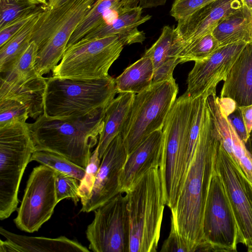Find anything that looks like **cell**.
I'll return each mask as SVG.
<instances>
[{
    "instance_id": "obj_16",
    "label": "cell",
    "mask_w": 252,
    "mask_h": 252,
    "mask_svg": "<svg viewBox=\"0 0 252 252\" xmlns=\"http://www.w3.org/2000/svg\"><path fill=\"white\" fill-rule=\"evenodd\" d=\"M242 6L240 0H216L178 21L174 29L176 37L183 45L212 32L224 19Z\"/></svg>"
},
{
    "instance_id": "obj_2",
    "label": "cell",
    "mask_w": 252,
    "mask_h": 252,
    "mask_svg": "<svg viewBox=\"0 0 252 252\" xmlns=\"http://www.w3.org/2000/svg\"><path fill=\"white\" fill-rule=\"evenodd\" d=\"M107 107L78 118H53L42 113L28 124L35 150L58 154L86 169L103 129Z\"/></svg>"
},
{
    "instance_id": "obj_9",
    "label": "cell",
    "mask_w": 252,
    "mask_h": 252,
    "mask_svg": "<svg viewBox=\"0 0 252 252\" xmlns=\"http://www.w3.org/2000/svg\"><path fill=\"white\" fill-rule=\"evenodd\" d=\"M124 46L118 35L82 38L66 47L60 63L52 70V77L84 80L107 77Z\"/></svg>"
},
{
    "instance_id": "obj_26",
    "label": "cell",
    "mask_w": 252,
    "mask_h": 252,
    "mask_svg": "<svg viewBox=\"0 0 252 252\" xmlns=\"http://www.w3.org/2000/svg\"><path fill=\"white\" fill-rule=\"evenodd\" d=\"M154 73L151 59L144 55L115 79L117 93L137 94L144 91L152 84Z\"/></svg>"
},
{
    "instance_id": "obj_11",
    "label": "cell",
    "mask_w": 252,
    "mask_h": 252,
    "mask_svg": "<svg viewBox=\"0 0 252 252\" xmlns=\"http://www.w3.org/2000/svg\"><path fill=\"white\" fill-rule=\"evenodd\" d=\"M86 231L94 252H129L130 224L127 198L119 193L94 211Z\"/></svg>"
},
{
    "instance_id": "obj_43",
    "label": "cell",
    "mask_w": 252,
    "mask_h": 252,
    "mask_svg": "<svg viewBox=\"0 0 252 252\" xmlns=\"http://www.w3.org/2000/svg\"><path fill=\"white\" fill-rule=\"evenodd\" d=\"M40 0L44 4L47 6V3L49 0Z\"/></svg>"
},
{
    "instance_id": "obj_44",
    "label": "cell",
    "mask_w": 252,
    "mask_h": 252,
    "mask_svg": "<svg viewBox=\"0 0 252 252\" xmlns=\"http://www.w3.org/2000/svg\"></svg>"
},
{
    "instance_id": "obj_10",
    "label": "cell",
    "mask_w": 252,
    "mask_h": 252,
    "mask_svg": "<svg viewBox=\"0 0 252 252\" xmlns=\"http://www.w3.org/2000/svg\"><path fill=\"white\" fill-rule=\"evenodd\" d=\"M203 232L206 252L237 251L245 244L220 177L213 174L205 204Z\"/></svg>"
},
{
    "instance_id": "obj_33",
    "label": "cell",
    "mask_w": 252,
    "mask_h": 252,
    "mask_svg": "<svg viewBox=\"0 0 252 252\" xmlns=\"http://www.w3.org/2000/svg\"><path fill=\"white\" fill-rule=\"evenodd\" d=\"M30 117L27 106L10 98L0 99V128L18 122H26Z\"/></svg>"
},
{
    "instance_id": "obj_19",
    "label": "cell",
    "mask_w": 252,
    "mask_h": 252,
    "mask_svg": "<svg viewBox=\"0 0 252 252\" xmlns=\"http://www.w3.org/2000/svg\"><path fill=\"white\" fill-rule=\"evenodd\" d=\"M174 29L173 26L163 27L158 40L144 54L149 57L153 62L154 69L153 83L173 78V70L179 63L178 54L182 46L176 37Z\"/></svg>"
},
{
    "instance_id": "obj_7",
    "label": "cell",
    "mask_w": 252,
    "mask_h": 252,
    "mask_svg": "<svg viewBox=\"0 0 252 252\" xmlns=\"http://www.w3.org/2000/svg\"><path fill=\"white\" fill-rule=\"evenodd\" d=\"M35 151L28 123L0 128V220L9 218L19 203L21 181Z\"/></svg>"
},
{
    "instance_id": "obj_40",
    "label": "cell",
    "mask_w": 252,
    "mask_h": 252,
    "mask_svg": "<svg viewBox=\"0 0 252 252\" xmlns=\"http://www.w3.org/2000/svg\"><path fill=\"white\" fill-rule=\"evenodd\" d=\"M19 252V250L16 245L11 241L6 239L3 241L0 240V252Z\"/></svg>"
},
{
    "instance_id": "obj_8",
    "label": "cell",
    "mask_w": 252,
    "mask_h": 252,
    "mask_svg": "<svg viewBox=\"0 0 252 252\" xmlns=\"http://www.w3.org/2000/svg\"><path fill=\"white\" fill-rule=\"evenodd\" d=\"M192 101L186 92L176 99L162 129V152L159 168L165 204L170 211L175 208L178 197Z\"/></svg>"
},
{
    "instance_id": "obj_41",
    "label": "cell",
    "mask_w": 252,
    "mask_h": 252,
    "mask_svg": "<svg viewBox=\"0 0 252 252\" xmlns=\"http://www.w3.org/2000/svg\"><path fill=\"white\" fill-rule=\"evenodd\" d=\"M68 0H49L47 3V8L49 9L54 8Z\"/></svg>"
},
{
    "instance_id": "obj_14",
    "label": "cell",
    "mask_w": 252,
    "mask_h": 252,
    "mask_svg": "<svg viewBox=\"0 0 252 252\" xmlns=\"http://www.w3.org/2000/svg\"><path fill=\"white\" fill-rule=\"evenodd\" d=\"M247 43L239 42L220 46L208 58L195 62L189 72L186 93L193 99L216 92L218 84L224 81Z\"/></svg>"
},
{
    "instance_id": "obj_35",
    "label": "cell",
    "mask_w": 252,
    "mask_h": 252,
    "mask_svg": "<svg viewBox=\"0 0 252 252\" xmlns=\"http://www.w3.org/2000/svg\"><path fill=\"white\" fill-rule=\"evenodd\" d=\"M79 183L80 181L71 176L56 171L55 187L58 202L70 198L77 205L80 199Z\"/></svg>"
},
{
    "instance_id": "obj_32",
    "label": "cell",
    "mask_w": 252,
    "mask_h": 252,
    "mask_svg": "<svg viewBox=\"0 0 252 252\" xmlns=\"http://www.w3.org/2000/svg\"><path fill=\"white\" fill-rule=\"evenodd\" d=\"M47 7L39 0H0V29L16 19Z\"/></svg>"
},
{
    "instance_id": "obj_20",
    "label": "cell",
    "mask_w": 252,
    "mask_h": 252,
    "mask_svg": "<svg viewBox=\"0 0 252 252\" xmlns=\"http://www.w3.org/2000/svg\"><path fill=\"white\" fill-rule=\"evenodd\" d=\"M142 10L138 5L111 22L90 31L83 38L118 35L124 45L142 43L146 38L145 34L139 31L138 27L152 18L150 15L143 16Z\"/></svg>"
},
{
    "instance_id": "obj_23",
    "label": "cell",
    "mask_w": 252,
    "mask_h": 252,
    "mask_svg": "<svg viewBox=\"0 0 252 252\" xmlns=\"http://www.w3.org/2000/svg\"><path fill=\"white\" fill-rule=\"evenodd\" d=\"M0 234L17 246L19 252H89L78 241L65 236L56 238L27 236L11 232L0 227Z\"/></svg>"
},
{
    "instance_id": "obj_1",
    "label": "cell",
    "mask_w": 252,
    "mask_h": 252,
    "mask_svg": "<svg viewBox=\"0 0 252 252\" xmlns=\"http://www.w3.org/2000/svg\"><path fill=\"white\" fill-rule=\"evenodd\" d=\"M220 141L206 101L195 153L180 189L171 222L183 237L202 252L205 204Z\"/></svg>"
},
{
    "instance_id": "obj_27",
    "label": "cell",
    "mask_w": 252,
    "mask_h": 252,
    "mask_svg": "<svg viewBox=\"0 0 252 252\" xmlns=\"http://www.w3.org/2000/svg\"><path fill=\"white\" fill-rule=\"evenodd\" d=\"M207 96L202 95L193 99L192 101L191 116L187 133L184 160L180 174L179 193L195 153Z\"/></svg>"
},
{
    "instance_id": "obj_13",
    "label": "cell",
    "mask_w": 252,
    "mask_h": 252,
    "mask_svg": "<svg viewBox=\"0 0 252 252\" xmlns=\"http://www.w3.org/2000/svg\"><path fill=\"white\" fill-rule=\"evenodd\" d=\"M214 170L220 176L245 240L252 252V183L226 152L219 145Z\"/></svg>"
},
{
    "instance_id": "obj_21",
    "label": "cell",
    "mask_w": 252,
    "mask_h": 252,
    "mask_svg": "<svg viewBox=\"0 0 252 252\" xmlns=\"http://www.w3.org/2000/svg\"><path fill=\"white\" fill-rule=\"evenodd\" d=\"M139 0H96L71 36L67 47L81 40L93 30L137 7Z\"/></svg>"
},
{
    "instance_id": "obj_4",
    "label": "cell",
    "mask_w": 252,
    "mask_h": 252,
    "mask_svg": "<svg viewBox=\"0 0 252 252\" xmlns=\"http://www.w3.org/2000/svg\"><path fill=\"white\" fill-rule=\"evenodd\" d=\"M129 252H157L165 205L159 166L144 174L126 193Z\"/></svg>"
},
{
    "instance_id": "obj_39",
    "label": "cell",
    "mask_w": 252,
    "mask_h": 252,
    "mask_svg": "<svg viewBox=\"0 0 252 252\" xmlns=\"http://www.w3.org/2000/svg\"><path fill=\"white\" fill-rule=\"evenodd\" d=\"M238 107L241 111L247 132L250 134L252 131V104Z\"/></svg>"
},
{
    "instance_id": "obj_37",
    "label": "cell",
    "mask_w": 252,
    "mask_h": 252,
    "mask_svg": "<svg viewBox=\"0 0 252 252\" xmlns=\"http://www.w3.org/2000/svg\"><path fill=\"white\" fill-rule=\"evenodd\" d=\"M216 0H174L170 13L176 21L184 19Z\"/></svg>"
},
{
    "instance_id": "obj_17",
    "label": "cell",
    "mask_w": 252,
    "mask_h": 252,
    "mask_svg": "<svg viewBox=\"0 0 252 252\" xmlns=\"http://www.w3.org/2000/svg\"><path fill=\"white\" fill-rule=\"evenodd\" d=\"M162 152L161 129L152 132L128 154L120 178L121 193H126L150 169L159 167Z\"/></svg>"
},
{
    "instance_id": "obj_29",
    "label": "cell",
    "mask_w": 252,
    "mask_h": 252,
    "mask_svg": "<svg viewBox=\"0 0 252 252\" xmlns=\"http://www.w3.org/2000/svg\"><path fill=\"white\" fill-rule=\"evenodd\" d=\"M39 14L28 22L4 45L0 47L1 73L5 72L9 69L31 42L32 34Z\"/></svg>"
},
{
    "instance_id": "obj_28",
    "label": "cell",
    "mask_w": 252,
    "mask_h": 252,
    "mask_svg": "<svg viewBox=\"0 0 252 252\" xmlns=\"http://www.w3.org/2000/svg\"><path fill=\"white\" fill-rule=\"evenodd\" d=\"M38 51L37 45L34 41H31L9 69L1 73L0 81L18 82L39 76L36 69Z\"/></svg>"
},
{
    "instance_id": "obj_3",
    "label": "cell",
    "mask_w": 252,
    "mask_h": 252,
    "mask_svg": "<svg viewBox=\"0 0 252 252\" xmlns=\"http://www.w3.org/2000/svg\"><path fill=\"white\" fill-rule=\"evenodd\" d=\"M117 94L115 79L47 78L43 113L53 118H78L107 107Z\"/></svg>"
},
{
    "instance_id": "obj_6",
    "label": "cell",
    "mask_w": 252,
    "mask_h": 252,
    "mask_svg": "<svg viewBox=\"0 0 252 252\" xmlns=\"http://www.w3.org/2000/svg\"><path fill=\"white\" fill-rule=\"evenodd\" d=\"M178 92L172 78L153 83L135 95L120 133L127 155L152 132L162 129Z\"/></svg>"
},
{
    "instance_id": "obj_22",
    "label": "cell",
    "mask_w": 252,
    "mask_h": 252,
    "mask_svg": "<svg viewBox=\"0 0 252 252\" xmlns=\"http://www.w3.org/2000/svg\"><path fill=\"white\" fill-rule=\"evenodd\" d=\"M47 78L39 75L18 82L0 81V99L10 98L22 102L28 107L30 117L37 119L43 113Z\"/></svg>"
},
{
    "instance_id": "obj_34",
    "label": "cell",
    "mask_w": 252,
    "mask_h": 252,
    "mask_svg": "<svg viewBox=\"0 0 252 252\" xmlns=\"http://www.w3.org/2000/svg\"><path fill=\"white\" fill-rule=\"evenodd\" d=\"M98 149L99 146L97 145L91 155L85 169V175L80 181L78 194L81 204L89 198L96 180L101 163L98 156Z\"/></svg>"
},
{
    "instance_id": "obj_18",
    "label": "cell",
    "mask_w": 252,
    "mask_h": 252,
    "mask_svg": "<svg viewBox=\"0 0 252 252\" xmlns=\"http://www.w3.org/2000/svg\"><path fill=\"white\" fill-rule=\"evenodd\" d=\"M220 96L232 99L238 106L252 104V42L247 44L231 68Z\"/></svg>"
},
{
    "instance_id": "obj_24",
    "label": "cell",
    "mask_w": 252,
    "mask_h": 252,
    "mask_svg": "<svg viewBox=\"0 0 252 252\" xmlns=\"http://www.w3.org/2000/svg\"><path fill=\"white\" fill-rule=\"evenodd\" d=\"M212 33L220 46L239 42H252V10L242 5L224 19Z\"/></svg>"
},
{
    "instance_id": "obj_30",
    "label": "cell",
    "mask_w": 252,
    "mask_h": 252,
    "mask_svg": "<svg viewBox=\"0 0 252 252\" xmlns=\"http://www.w3.org/2000/svg\"><path fill=\"white\" fill-rule=\"evenodd\" d=\"M220 44L212 32L182 45L178 54L179 63L203 60L215 52Z\"/></svg>"
},
{
    "instance_id": "obj_25",
    "label": "cell",
    "mask_w": 252,
    "mask_h": 252,
    "mask_svg": "<svg viewBox=\"0 0 252 252\" xmlns=\"http://www.w3.org/2000/svg\"><path fill=\"white\" fill-rule=\"evenodd\" d=\"M135 95L133 93H120L107 106L97 143L100 159L111 142L121 133Z\"/></svg>"
},
{
    "instance_id": "obj_5",
    "label": "cell",
    "mask_w": 252,
    "mask_h": 252,
    "mask_svg": "<svg viewBox=\"0 0 252 252\" xmlns=\"http://www.w3.org/2000/svg\"><path fill=\"white\" fill-rule=\"evenodd\" d=\"M96 0H68L39 14L31 37L38 47L36 69L41 76L62 60L74 32Z\"/></svg>"
},
{
    "instance_id": "obj_38",
    "label": "cell",
    "mask_w": 252,
    "mask_h": 252,
    "mask_svg": "<svg viewBox=\"0 0 252 252\" xmlns=\"http://www.w3.org/2000/svg\"><path fill=\"white\" fill-rule=\"evenodd\" d=\"M44 10L16 19L0 29V47L4 45L28 22Z\"/></svg>"
},
{
    "instance_id": "obj_31",
    "label": "cell",
    "mask_w": 252,
    "mask_h": 252,
    "mask_svg": "<svg viewBox=\"0 0 252 252\" xmlns=\"http://www.w3.org/2000/svg\"><path fill=\"white\" fill-rule=\"evenodd\" d=\"M35 161L53 170L71 176L81 181L85 173V169L72 162L58 154L45 150H35L30 162Z\"/></svg>"
},
{
    "instance_id": "obj_42",
    "label": "cell",
    "mask_w": 252,
    "mask_h": 252,
    "mask_svg": "<svg viewBox=\"0 0 252 252\" xmlns=\"http://www.w3.org/2000/svg\"><path fill=\"white\" fill-rule=\"evenodd\" d=\"M243 5H245L252 10V0H240Z\"/></svg>"
},
{
    "instance_id": "obj_12",
    "label": "cell",
    "mask_w": 252,
    "mask_h": 252,
    "mask_svg": "<svg viewBox=\"0 0 252 252\" xmlns=\"http://www.w3.org/2000/svg\"><path fill=\"white\" fill-rule=\"evenodd\" d=\"M56 171L41 164L34 167L27 182L17 216L16 226L29 233L37 231L51 217L58 203L56 192Z\"/></svg>"
},
{
    "instance_id": "obj_36",
    "label": "cell",
    "mask_w": 252,
    "mask_h": 252,
    "mask_svg": "<svg viewBox=\"0 0 252 252\" xmlns=\"http://www.w3.org/2000/svg\"><path fill=\"white\" fill-rule=\"evenodd\" d=\"M196 246L186 238L181 236L171 222L170 230L167 238L163 242L161 252H195Z\"/></svg>"
},
{
    "instance_id": "obj_15",
    "label": "cell",
    "mask_w": 252,
    "mask_h": 252,
    "mask_svg": "<svg viewBox=\"0 0 252 252\" xmlns=\"http://www.w3.org/2000/svg\"><path fill=\"white\" fill-rule=\"evenodd\" d=\"M127 156L122 137L119 133L104 153L90 196L82 204L80 212L94 211L121 192L120 178Z\"/></svg>"
}]
</instances>
